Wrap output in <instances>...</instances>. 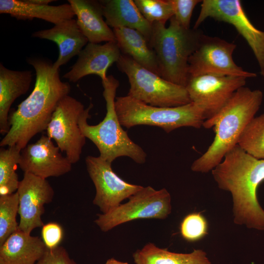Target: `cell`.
Wrapping results in <instances>:
<instances>
[{
  "instance_id": "obj_18",
  "label": "cell",
  "mask_w": 264,
  "mask_h": 264,
  "mask_svg": "<svg viewBox=\"0 0 264 264\" xmlns=\"http://www.w3.org/2000/svg\"><path fill=\"white\" fill-rule=\"evenodd\" d=\"M77 24L88 43L116 42L113 31L103 19L102 5L93 0H68Z\"/></svg>"
},
{
  "instance_id": "obj_25",
  "label": "cell",
  "mask_w": 264,
  "mask_h": 264,
  "mask_svg": "<svg viewBox=\"0 0 264 264\" xmlns=\"http://www.w3.org/2000/svg\"><path fill=\"white\" fill-rule=\"evenodd\" d=\"M0 149V196L17 192L20 181L16 170L21 149L17 146Z\"/></svg>"
},
{
  "instance_id": "obj_6",
  "label": "cell",
  "mask_w": 264,
  "mask_h": 264,
  "mask_svg": "<svg viewBox=\"0 0 264 264\" xmlns=\"http://www.w3.org/2000/svg\"><path fill=\"white\" fill-rule=\"evenodd\" d=\"M115 106L121 125L128 129L154 126L169 133L183 127L199 129L205 120L202 110L193 102L174 107H155L127 95L116 97Z\"/></svg>"
},
{
  "instance_id": "obj_8",
  "label": "cell",
  "mask_w": 264,
  "mask_h": 264,
  "mask_svg": "<svg viewBox=\"0 0 264 264\" xmlns=\"http://www.w3.org/2000/svg\"><path fill=\"white\" fill-rule=\"evenodd\" d=\"M172 210L171 197L162 188L142 187L129 198V201L105 214L97 215L95 223L101 231L107 232L121 224L138 219H165Z\"/></svg>"
},
{
  "instance_id": "obj_19",
  "label": "cell",
  "mask_w": 264,
  "mask_h": 264,
  "mask_svg": "<svg viewBox=\"0 0 264 264\" xmlns=\"http://www.w3.org/2000/svg\"><path fill=\"white\" fill-rule=\"evenodd\" d=\"M46 249L42 238L18 229L0 245V264H34Z\"/></svg>"
},
{
  "instance_id": "obj_20",
  "label": "cell",
  "mask_w": 264,
  "mask_h": 264,
  "mask_svg": "<svg viewBox=\"0 0 264 264\" xmlns=\"http://www.w3.org/2000/svg\"><path fill=\"white\" fill-rule=\"evenodd\" d=\"M0 13L21 20L40 19L54 25L75 16L69 3L52 6L33 4L27 0H0Z\"/></svg>"
},
{
  "instance_id": "obj_10",
  "label": "cell",
  "mask_w": 264,
  "mask_h": 264,
  "mask_svg": "<svg viewBox=\"0 0 264 264\" xmlns=\"http://www.w3.org/2000/svg\"><path fill=\"white\" fill-rule=\"evenodd\" d=\"M236 44L218 37L202 35L199 44L189 60L190 77L210 74L246 78L257 76L244 70L233 59Z\"/></svg>"
},
{
  "instance_id": "obj_15",
  "label": "cell",
  "mask_w": 264,
  "mask_h": 264,
  "mask_svg": "<svg viewBox=\"0 0 264 264\" xmlns=\"http://www.w3.org/2000/svg\"><path fill=\"white\" fill-rule=\"evenodd\" d=\"M60 151L51 138L43 135L21 150L18 165L24 173L44 179L63 176L71 171L72 164Z\"/></svg>"
},
{
  "instance_id": "obj_11",
  "label": "cell",
  "mask_w": 264,
  "mask_h": 264,
  "mask_svg": "<svg viewBox=\"0 0 264 264\" xmlns=\"http://www.w3.org/2000/svg\"><path fill=\"white\" fill-rule=\"evenodd\" d=\"M85 110L81 102L66 95L59 102L46 129L47 135L55 141L72 164L80 160L86 143V138L79 125Z\"/></svg>"
},
{
  "instance_id": "obj_2",
  "label": "cell",
  "mask_w": 264,
  "mask_h": 264,
  "mask_svg": "<svg viewBox=\"0 0 264 264\" xmlns=\"http://www.w3.org/2000/svg\"><path fill=\"white\" fill-rule=\"evenodd\" d=\"M219 188L231 193L234 222L264 230V210L257 190L264 180V159L257 158L236 145L212 170Z\"/></svg>"
},
{
  "instance_id": "obj_29",
  "label": "cell",
  "mask_w": 264,
  "mask_h": 264,
  "mask_svg": "<svg viewBox=\"0 0 264 264\" xmlns=\"http://www.w3.org/2000/svg\"><path fill=\"white\" fill-rule=\"evenodd\" d=\"M182 237L188 242H196L208 234V222L200 213H193L186 216L180 225Z\"/></svg>"
},
{
  "instance_id": "obj_26",
  "label": "cell",
  "mask_w": 264,
  "mask_h": 264,
  "mask_svg": "<svg viewBox=\"0 0 264 264\" xmlns=\"http://www.w3.org/2000/svg\"><path fill=\"white\" fill-rule=\"evenodd\" d=\"M238 145L254 157L264 159V113L255 117L247 125Z\"/></svg>"
},
{
  "instance_id": "obj_28",
  "label": "cell",
  "mask_w": 264,
  "mask_h": 264,
  "mask_svg": "<svg viewBox=\"0 0 264 264\" xmlns=\"http://www.w3.org/2000/svg\"><path fill=\"white\" fill-rule=\"evenodd\" d=\"M144 18L151 24H166L174 16L170 0H133Z\"/></svg>"
},
{
  "instance_id": "obj_5",
  "label": "cell",
  "mask_w": 264,
  "mask_h": 264,
  "mask_svg": "<svg viewBox=\"0 0 264 264\" xmlns=\"http://www.w3.org/2000/svg\"><path fill=\"white\" fill-rule=\"evenodd\" d=\"M166 24L154 22L149 41L156 55L159 75L175 84L186 86L189 78V60L203 34L181 26L173 17Z\"/></svg>"
},
{
  "instance_id": "obj_3",
  "label": "cell",
  "mask_w": 264,
  "mask_h": 264,
  "mask_svg": "<svg viewBox=\"0 0 264 264\" xmlns=\"http://www.w3.org/2000/svg\"><path fill=\"white\" fill-rule=\"evenodd\" d=\"M263 100V93L260 90L242 87L215 116L205 120L202 127L213 128L215 138L206 151L193 162L192 171L207 173L220 163L225 154L238 144L245 128L255 117Z\"/></svg>"
},
{
  "instance_id": "obj_33",
  "label": "cell",
  "mask_w": 264,
  "mask_h": 264,
  "mask_svg": "<svg viewBox=\"0 0 264 264\" xmlns=\"http://www.w3.org/2000/svg\"><path fill=\"white\" fill-rule=\"evenodd\" d=\"M28 2L36 4H48L54 1L52 0H27Z\"/></svg>"
},
{
  "instance_id": "obj_21",
  "label": "cell",
  "mask_w": 264,
  "mask_h": 264,
  "mask_svg": "<svg viewBox=\"0 0 264 264\" xmlns=\"http://www.w3.org/2000/svg\"><path fill=\"white\" fill-rule=\"evenodd\" d=\"M29 70H13L0 64V132L9 130V112L15 100L28 90L32 81Z\"/></svg>"
},
{
  "instance_id": "obj_30",
  "label": "cell",
  "mask_w": 264,
  "mask_h": 264,
  "mask_svg": "<svg viewBox=\"0 0 264 264\" xmlns=\"http://www.w3.org/2000/svg\"><path fill=\"white\" fill-rule=\"evenodd\" d=\"M172 6L173 17L183 27L190 28V22L194 8L202 0H170Z\"/></svg>"
},
{
  "instance_id": "obj_27",
  "label": "cell",
  "mask_w": 264,
  "mask_h": 264,
  "mask_svg": "<svg viewBox=\"0 0 264 264\" xmlns=\"http://www.w3.org/2000/svg\"><path fill=\"white\" fill-rule=\"evenodd\" d=\"M18 193L0 196V245L18 230L16 216L19 211Z\"/></svg>"
},
{
  "instance_id": "obj_32",
  "label": "cell",
  "mask_w": 264,
  "mask_h": 264,
  "mask_svg": "<svg viewBox=\"0 0 264 264\" xmlns=\"http://www.w3.org/2000/svg\"><path fill=\"white\" fill-rule=\"evenodd\" d=\"M34 264H76L66 250L58 246L53 249L47 248L43 257Z\"/></svg>"
},
{
  "instance_id": "obj_22",
  "label": "cell",
  "mask_w": 264,
  "mask_h": 264,
  "mask_svg": "<svg viewBox=\"0 0 264 264\" xmlns=\"http://www.w3.org/2000/svg\"><path fill=\"white\" fill-rule=\"evenodd\" d=\"M107 24L112 29H133L150 40L152 25L142 16L133 0H99Z\"/></svg>"
},
{
  "instance_id": "obj_4",
  "label": "cell",
  "mask_w": 264,
  "mask_h": 264,
  "mask_svg": "<svg viewBox=\"0 0 264 264\" xmlns=\"http://www.w3.org/2000/svg\"><path fill=\"white\" fill-rule=\"evenodd\" d=\"M103 95L106 103V114L103 120L95 125H90L87 120L90 117V104L80 118L79 125L86 138L97 147L99 156L112 163L117 158L127 156L138 164L144 163L147 154L140 146L134 143L122 127L115 110V102L119 81L113 75L102 80Z\"/></svg>"
},
{
  "instance_id": "obj_23",
  "label": "cell",
  "mask_w": 264,
  "mask_h": 264,
  "mask_svg": "<svg viewBox=\"0 0 264 264\" xmlns=\"http://www.w3.org/2000/svg\"><path fill=\"white\" fill-rule=\"evenodd\" d=\"M112 30L122 54L129 56L142 66L159 75L155 52L141 33L126 27Z\"/></svg>"
},
{
  "instance_id": "obj_9",
  "label": "cell",
  "mask_w": 264,
  "mask_h": 264,
  "mask_svg": "<svg viewBox=\"0 0 264 264\" xmlns=\"http://www.w3.org/2000/svg\"><path fill=\"white\" fill-rule=\"evenodd\" d=\"M207 18L231 24L244 39L258 63L264 79V31L257 28L245 13L240 0H203L193 28Z\"/></svg>"
},
{
  "instance_id": "obj_17",
  "label": "cell",
  "mask_w": 264,
  "mask_h": 264,
  "mask_svg": "<svg viewBox=\"0 0 264 264\" xmlns=\"http://www.w3.org/2000/svg\"><path fill=\"white\" fill-rule=\"evenodd\" d=\"M32 37L50 40L58 45L59 56L52 64L55 70L78 56L88 43L73 18L63 21L51 28L36 31Z\"/></svg>"
},
{
  "instance_id": "obj_1",
  "label": "cell",
  "mask_w": 264,
  "mask_h": 264,
  "mask_svg": "<svg viewBox=\"0 0 264 264\" xmlns=\"http://www.w3.org/2000/svg\"><path fill=\"white\" fill-rule=\"evenodd\" d=\"M35 70L36 81L30 94L9 116V130L0 147L17 146L23 149L36 134L46 130L60 100L69 95V83L63 82L59 69L49 61L33 58L28 60Z\"/></svg>"
},
{
  "instance_id": "obj_24",
  "label": "cell",
  "mask_w": 264,
  "mask_h": 264,
  "mask_svg": "<svg viewBox=\"0 0 264 264\" xmlns=\"http://www.w3.org/2000/svg\"><path fill=\"white\" fill-rule=\"evenodd\" d=\"M132 256L135 264H212L202 250L178 253L160 248L151 242L136 250Z\"/></svg>"
},
{
  "instance_id": "obj_7",
  "label": "cell",
  "mask_w": 264,
  "mask_h": 264,
  "mask_svg": "<svg viewBox=\"0 0 264 264\" xmlns=\"http://www.w3.org/2000/svg\"><path fill=\"white\" fill-rule=\"evenodd\" d=\"M119 70L128 77V95L148 105L174 107L191 102L185 87L169 82L121 54L116 63Z\"/></svg>"
},
{
  "instance_id": "obj_34",
  "label": "cell",
  "mask_w": 264,
  "mask_h": 264,
  "mask_svg": "<svg viewBox=\"0 0 264 264\" xmlns=\"http://www.w3.org/2000/svg\"><path fill=\"white\" fill-rule=\"evenodd\" d=\"M105 264H129L127 262L117 261L114 258H110L107 260Z\"/></svg>"
},
{
  "instance_id": "obj_16",
  "label": "cell",
  "mask_w": 264,
  "mask_h": 264,
  "mask_svg": "<svg viewBox=\"0 0 264 264\" xmlns=\"http://www.w3.org/2000/svg\"><path fill=\"white\" fill-rule=\"evenodd\" d=\"M122 53L116 42L104 44L88 43L78 55L71 69L63 75L70 82H76L87 75L98 76L101 81L107 77L108 69L119 60Z\"/></svg>"
},
{
  "instance_id": "obj_14",
  "label": "cell",
  "mask_w": 264,
  "mask_h": 264,
  "mask_svg": "<svg viewBox=\"0 0 264 264\" xmlns=\"http://www.w3.org/2000/svg\"><path fill=\"white\" fill-rule=\"evenodd\" d=\"M17 192L20 217L18 229L30 234L35 228L44 225L42 220L44 205L52 201L54 190L46 179L24 173Z\"/></svg>"
},
{
  "instance_id": "obj_13",
  "label": "cell",
  "mask_w": 264,
  "mask_h": 264,
  "mask_svg": "<svg viewBox=\"0 0 264 264\" xmlns=\"http://www.w3.org/2000/svg\"><path fill=\"white\" fill-rule=\"evenodd\" d=\"M87 169L95 188L93 203L102 213L109 212L140 190L143 186L129 183L118 176L111 163L99 156L88 155Z\"/></svg>"
},
{
  "instance_id": "obj_12",
  "label": "cell",
  "mask_w": 264,
  "mask_h": 264,
  "mask_svg": "<svg viewBox=\"0 0 264 264\" xmlns=\"http://www.w3.org/2000/svg\"><path fill=\"white\" fill-rule=\"evenodd\" d=\"M247 78L210 74L190 77L185 86L191 102L202 110L205 120L215 116Z\"/></svg>"
},
{
  "instance_id": "obj_31",
  "label": "cell",
  "mask_w": 264,
  "mask_h": 264,
  "mask_svg": "<svg viewBox=\"0 0 264 264\" xmlns=\"http://www.w3.org/2000/svg\"><path fill=\"white\" fill-rule=\"evenodd\" d=\"M42 239L48 249H53L58 246L63 238L62 226L56 222H49L42 227Z\"/></svg>"
}]
</instances>
